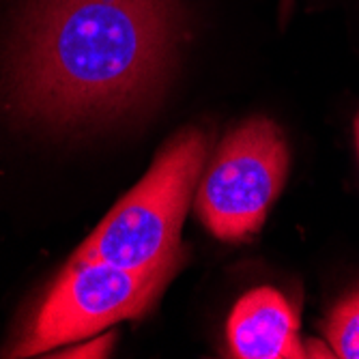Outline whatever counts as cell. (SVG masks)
<instances>
[{
  "instance_id": "cell-8",
  "label": "cell",
  "mask_w": 359,
  "mask_h": 359,
  "mask_svg": "<svg viewBox=\"0 0 359 359\" xmlns=\"http://www.w3.org/2000/svg\"><path fill=\"white\" fill-rule=\"evenodd\" d=\"M306 357H325V359H330V357H336L332 346L330 344H325V340H310L306 344Z\"/></svg>"
},
{
  "instance_id": "cell-2",
  "label": "cell",
  "mask_w": 359,
  "mask_h": 359,
  "mask_svg": "<svg viewBox=\"0 0 359 359\" xmlns=\"http://www.w3.org/2000/svg\"><path fill=\"white\" fill-rule=\"evenodd\" d=\"M207 157V136L183 129L144 179L116 203L76 252L123 269H151L179 254V233Z\"/></svg>"
},
{
  "instance_id": "cell-9",
  "label": "cell",
  "mask_w": 359,
  "mask_h": 359,
  "mask_svg": "<svg viewBox=\"0 0 359 359\" xmlns=\"http://www.w3.org/2000/svg\"><path fill=\"white\" fill-rule=\"evenodd\" d=\"M292 3H295V0H282V22H286V18L290 15V11H292Z\"/></svg>"
},
{
  "instance_id": "cell-4",
  "label": "cell",
  "mask_w": 359,
  "mask_h": 359,
  "mask_svg": "<svg viewBox=\"0 0 359 359\" xmlns=\"http://www.w3.org/2000/svg\"><path fill=\"white\" fill-rule=\"evenodd\" d=\"M288 166V142L273 121L258 116L241 123L207 168L196 194V213L222 241L254 237L286 183Z\"/></svg>"
},
{
  "instance_id": "cell-7",
  "label": "cell",
  "mask_w": 359,
  "mask_h": 359,
  "mask_svg": "<svg viewBox=\"0 0 359 359\" xmlns=\"http://www.w3.org/2000/svg\"><path fill=\"white\" fill-rule=\"evenodd\" d=\"M112 338H114L112 334H106L102 338H93L76 348L60 353L58 357H106L112 348Z\"/></svg>"
},
{
  "instance_id": "cell-5",
  "label": "cell",
  "mask_w": 359,
  "mask_h": 359,
  "mask_svg": "<svg viewBox=\"0 0 359 359\" xmlns=\"http://www.w3.org/2000/svg\"><path fill=\"white\" fill-rule=\"evenodd\" d=\"M228 348L239 359H302L299 320L278 290L263 286L239 299L228 318Z\"/></svg>"
},
{
  "instance_id": "cell-3",
  "label": "cell",
  "mask_w": 359,
  "mask_h": 359,
  "mask_svg": "<svg viewBox=\"0 0 359 359\" xmlns=\"http://www.w3.org/2000/svg\"><path fill=\"white\" fill-rule=\"evenodd\" d=\"M179 265L181 252L151 269H123L104 260L74 256L11 355H41L60 344L90 338L118 320L142 316Z\"/></svg>"
},
{
  "instance_id": "cell-10",
  "label": "cell",
  "mask_w": 359,
  "mask_h": 359,
  "mask_svg": "<svg viewBox=\"0 0 359 359\" xmlns=\"http://www.w3.org/2000/svg\"><path fill=\"white\" fill-rule=\"evenodd\" d=\"M355 136H357V149H359V114H357V121H355Z\"/></svg>"
},
{
  "instance_id": "cell-1",
  "label": "cell",
  "mask_w": 359,
  "mask_h": 359,
  "mask_svg": "<svg viewBox=\"0 0 359 359\" xmlns=\"http://www.w3.org/2000/svg\"><path fill=\"white\" fill-rule=\"evenodd\" d=\"M183 39L179 0H28L5 65L7 106L52 129L118 121L161 95Z\"/></svg>"
},
{
  "instance_id": "cell-6",
  "label": "cell",
  "mask_w": 359,
  "mask_h": 359,
  "mask_svg": "<svg viewBox=\"0 0 359 359\" xmlns=\"http://www.w3.org/2000/svg\"><path fill=\"white\" fill-rule=\"evenodd\" d=\"M325 338L336 357L359 359V290L332 310L325 323Z\"/></svg>"
}]
</instances>
